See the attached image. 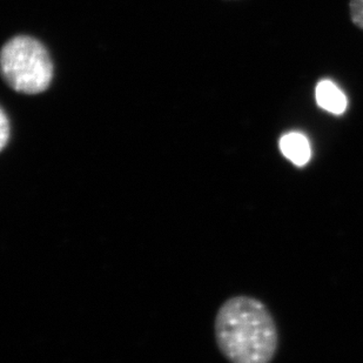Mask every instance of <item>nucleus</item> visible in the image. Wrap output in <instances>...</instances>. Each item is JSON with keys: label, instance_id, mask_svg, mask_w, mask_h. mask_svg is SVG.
<instances>
[{"label": "nucleus", "instance_id": "f257e3e1", "mask_svg": "<svg viewBox=\"0 0 363 363\" xmlns=\"http://www.w3.org/2000/svg\"><path fill=\"white\" fill-rule=\"evenodd\" d=\"M216 345L230 363H271L279 350V330L267 306L238 295L223 302L214 321Z\"/></svg>", "mask_w": 363, "mask_h": 363}, {"label": "nucleus", "instance_id": "f03ea898", "mask_svg": "<svg viewBox=\"0 0 363 363\" xmlns=\"http://www.w3.org/2000/svg\"><path fill=\"white\" fill-rule=\"evenodd\" d=\"M1 73L16 92L38 94L51 85L53 62L44 45L28 35H17L1 50Z\"/></svg>", "mask_w": 363, "mask_h": 363}, {"label": "nucleus", "instance_id": "7ed1b4c3", "mask_svg": "<svg viewBox=\"0 0 363 363\" xmlns=\"http://www.w3.org/2000/svg\"><path fill=\"white\" fill-rule=\"evenodd\" d=\"M280 151L284 158L298 167L308 164L312 157L311 143L305 134L300 132H289L282 135L280 139Z\"/></svg>", "mask_w": 363, "mask_h": 363}, {"label": "nucleus", "instance_id": "20e7f679", "mask_svg": "<svg viewBox=\"0 0 363 363\" xmlns=\"http://www.w3.org/2000/svg\"><path fill=\"white\" fill-rule=\"evenodd\" d=\"M316 103L329 113L341 116L348 107L346 94L330 80H321L315 89Z\"/></svg>", "mask_w": 363, "mask_h": 363}, {"label": "nucleus", "instance_id": "39448f33", "mask_svg": "<svg viewBox=\"0 0 363 363\" xmlns=\"http://www.w3.org/2000/svg\"><path fill=\"white\" fill-rule=\"evenodd\" d=\"M11 126L5 110L0 111V150L4 151L10 141Z\"/></svg>", "mask_w": 363, "mask_h": 363}, {"label": "nucleus", "instance_id": "423d86ee", "mask_svg": "<svg viewBox=\"0 0 363 363\" xmlns=\"http://www.w3.org/2000/svg\"><path fill=\"white\" fill-rule=\"evenodd\" d=\"M350 10L354 25L363 30V0H350Z\"/></svg>", "mask_w": 363, "mask_h": 363}]
</instances>
